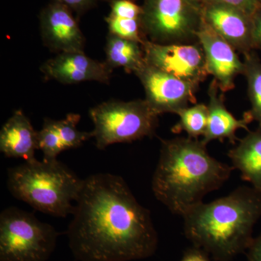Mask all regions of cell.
<instances>
[{"instance_id": "9a60e30c", "label": "cell", "mask_w": 261, "mask_h": 261, "mask_svg": "<svg viewBox=\"0 0 261 261\" xmlns=\"http://www.w3.org/2000/svg\"><path fill=\"white\" fill-rule=\"evenodd\" d=\"M38 132L22 110L15 111L0 130V152L8 159L35 160Z\"/></svg>"}, {"instance_id": "f546056e", "label": "cell", "mask_w": 261, "mask_h": 261, "mask_svg": "<svg viewBox=\"0 0 261 261\" xmlns=\"http://www.w3.org/2000/svg\"><path fill=\"white\" fill-rule=\"evenodd\" d=\"M115 1V0H111V2ZM133 1V0H132Z\"/></svg>"}, {"instance_id": "2e32d148", "label": "cell", "mask_w": 261, "mask_h": 261, "mask_svg": "<svg viewBox=\"0 0 261 261\" xmlns=\"http://www.w3.org/2000/svg\"><path fill=\"white\" fill-rule=\"evenodd\" d=\"M228 156L231 166L240 171L244 181L261 190V126L239 140L238 145L228 151Z\"/></svg>"}, {"instance_id": "f1b7e54d", "label": "cell", "mask_w": 261, "mask_h": 261, "mask_svg": "<svg viewBox=\"0 0 261 261\" xmlns=\"http://www.w3.org/2000/svg\"><path fill=\"white\" fill-rule=\"evenodd\" d=\"M257 1H258L259 6H261V0H257Z\"/></svg>"}, {"instance_id": "484cf974", "label": "cell", "mask_w": 261, "mask_h": 261, "mask_svg": "<svg viewBox=\"0 0 261 261\" xmlns=\"http://www.w3.org/2000/svg\"><path fill=\"white\" fill-rule=\"evenodd\" d=\"M211 257L205 250L193 245L187 249L180 261H212Z\"/></svg>"}, {"instance_id": "8fae6325", "label": "cell", "mask_w": 261, "mask_h": 261, "mask_svg": "<svg viewBox=\"0 0 261 261\" xmlns=\"http://www.w3.org/2000/svg\"><path fill=\"white\" fill-rule=\"evenodd\" d=\"M40 29L44 46L53 53H84L85 38L71 10L57 0L42 12Z\"/></svg>"}, {"instance_id": "4fadbf2b", "label": "cell", "mask_w": 261, "mask_h": 261, "mask_svg": "<svg viewBox=\"0 0 261 261\" xmlns=\"http://www.w3.org/2000/svg\"><path fill=\"white\" fill-rule=\"evenodd\" d=\"M203 19L236 51L245 55L253 49L250 15L231 7L205 1Z\"/></svg>"}, {"instance_id": "ac0fdd59", "label": "cell", "mask_w": 261, "mask_h": 261, "mask_svg": "<svg viewBox=\"0 0 261 261\" xmlns=\"http://www.w3.org/2000/svg\"><path fill=\"white\" fill-rule=\"evenodd\" d=\"M245 71L247 91L251 109L247 112L252 121H257L261 126V62L255 53L251 51L244 55Z\"/></svg>"}, {"instance_id": "e0dca14e", "label": "cell", "mask_w": 261, "mask_h": 261, "mask_svg": "<svg viewBox=\"0 0 261 261\" xmlns=\"http://www.w3.org/2000/svg\"><path fill=\"white\" fill-rule=\"evenodd\" d=\"M106 63L113 70L123 68L127 73H135L145 65L142 44L108 34L106 45Z\"/></svg>"}, {"instance_id": "83f0119b", "label": "cell", "mask_w": 261, "mask_h": 261, "mask_svg": "<svg viewBox=\"0 0 261 261\" xmlns=\"http://www.w3.org/2000/svg\"><path fill=\"white\" fill-rule=\"evenodd\" d=\"M247 251V261H261V233L253 239Z\"/></svg>"}, {"instance_id": "d4e9b609", "label": "cell", "mask_w": 261, "mask_h": 261, "mask_svg": "<svg viewBox=\"0 0 261 261\" xmlns=\"http://www.w3.org/2000/svg\"><path fill=\"white\" fill-rule=\"evenodd\" d=\"M252 47L261 50V6L252 16Z\"/></svg>"}, {"instance_id": "4316f807", "label": "cell", "mask_w": 261, "mask_h": 261, "mask_svg": "<svg viewBox=\"0 0 261 261\" xmlns=\"http://www.w3.org/2000/svg\"><path fill=\"white\" fill-rule=\"evenodd\" d=\"M62 4L64 5L70 10L82 13L92 6L95 3V0H57Z\"/></svg>"}, {"instance_id": "ffe728a7", "label": "cell", "mask_w": 261, "mask_h": 261, "mask_svg": "<svg viewBox=\"0 0 261 261\" xmlns=\"http://www.w3.org/2000/svg\"><path fill=\"white\" fill-rule=\"evenodd\" d=\"M38 145L43 154V161H54L65 151L57 128L56 120L44 118L42 128L38 132Z\"/></svg>"}, {"instance_id": "52a82bcc", "label": "cell", "mask_w": 261, "mask_h": 261, "mask_svg": "<svg viewBox=\"0 0 261 261\" xmlns=\"http://www.w3.org/2000/svg\"><path fill=\"white\" fill-rule=\"evenodd\" d=\"M204 0H145L141 16L146 39L158 44L198 42Z\"/></svg>"}, {"instance_id": "5bb4252c", "label": "cell", "mask_w": 261, "mask_h": 261, "mask_svg": "<svg viewBox=\"0 0 261 261\" xmlns=\"http://www.w3.org/2000/svg\"><path fill=\"white\" fill-rule=\"evenodd\" d=\"M208 121L207 130L202 138V142L207 145L214 140H228L231 143L235 144L238 140L236 135L238 130H249L248 124L251 123V117L246 113L243 119H238L228 111L224 105L223 93L215 80L209 84Z\"/></svg>"}, {"instance_id": "44dd1931", "label": "cell", "mask_w": 261, "mask_h": 261, "mask_svg": "<svg viewBox=\"0 0 261 261\" xmlns=\"http://www.w3.org/2000/svg\"><path fill=\"white\" fill-rule=\"evenodd\" d=\"M81 120L78 113H68L63 119L56 121L57 128L65 150L78 148L84 142L93 138L92 132H81L77 128Z\"/></svg>"}, {"instance_id": "9c48e42d", "label": "cell", "mask_w": 261, "mask_h": 261, "mask_svg": "<svg viewBox=\"0 0 261 261\" xmlns=\"http://www.w3.org/2000/svg\"><path fill=\"white\" fill-rule=\"evenodd\" d=\"M143 86L145 100L159 116L176 113L196 104L199 87L145 63L135 73Z\"/></svg>"}, {"instance_id": "30bf717a", "label": "cell", "mask_w": 261, "mask_h": 261, "mask_svg": "<svg viewBox=\"0 0 261 261\" xmlns=\"http://www.w3.org/2000/svg\"><path fill=\"white\" fill-rule=\"evenodd\" d=\"M197 37L205 54L209 75L214 76L221 92L226 93L234 88L237 77L245 71V64L236 49L204 20Z\"/></svg>"}, {"instance_id": "ba28073f", "label": "cell", "mask_w": 261, "mask_h": 261, "mask_svg": "<svg viewBox=\"0 0 261 261\" xmlns=\"http://www.w3.org/2000/svg\"><path fill=\"white\" fill-rule=\"evenodd\" d=\"M146 63L199 87L209 75L200 42L158 44L142 43Z\"/></svg>"}, {"instance_id": "7402d4cb", "label": "cell", "mask_w": 261, "mask_h": 261, "mask_svg": "<svg viewBox=\"0 0 261 261\" xmlns=\"http://www.w3.org/2000/svg\"><path fill=\"white\" fill-rule=\"evenodd\" d=\"M109 34L117 37L136 41L142 44L146 39L142 32L140 19L115 16L110 14L106 18Z\"/></svg>"}, {"instance_id": "3957f363", "label": "cell", "mask_w": 261, "mask_h": 261, "mask_svg": "<svg viewBox=\"0 0 261 261\" xmlns=\"http://www.w3.org/2000/svg\"><path fill=\"white\" fill-rule=\"evenodd\" d=\"M261 217V190L239 187L212 202H201L182 216L184 232L215 261H231L251 245Z\"/></svg>"}, {"instance_id": "d6986e66", "label": "cell", "mask_w": 261, "mask_h": 261, "mask_svg": "<svg viewBox=\"0 0 261 261\" xmlns=\"http://www.w3.org/2000/svg\"><path fill=\"white\" fill-rule=\"evenodd\" d=\"M179 120L171 130L175 134L184 132L187 137L199 139L205 135L208 121V109L205 104H195L191 107L184 108L176 113Z\"/></svg>"}, {"instance_id": "6da1fadb", "label": "cell", "mask_w": 261, "mask_h": 261, "mask_svg": "<svg viewBox=\"0 0 261 261\" xmlns=\"http://www.w3.org/2000/svg\"><path fill=\"white\" fill-rule=\"evenodd\" d=\"M72 216L66 234L75 260H142L157 250L159 235L150 211L118 175L84 178Z\"/></svg>"}, {"instance_id": "7c38bea8", "label": "cell", "mask_w": 261, "mask_h": 261, "mask_svg": "<svg viewBox=\"0 0 261 261\" xmlns=\"http://www.w3.org/2000/svg\"><path fill=\"white\" fill-rule=\"evenodd\" d=\"M40 70L48 80L64 84L84 82L108 84L113 73L106 62L92 59L84 51L60 53L44 62Z\"/></svg>"}, {"instance_id": "277c9868", "label": "cell", "mask_w": 261, "mask_h": 261, "mask_svg": "<svg viewBox=\"0 0 261 261\" xmlns=\"http://www.w3.org/2000/svg\"><path fill=\"white\" fill-rule=\"evenodd\" d=\"M84 179L61 161L37 159L8 168V190L15 198L44 214H73Z\"/></svg>"}, {"instance_id": "8992f818", "label": "cell", "mask_w": 261, "mask_h": 261, "mask_svg": "<svg viewBox=\"0 0 261 261\" xmlns=\"http://www.w3.org/2000/svg\"><path fill=\"white\" fill-rule=\"evenodd\" d=\"M60 234L32 213L7 207L0 214V261H47Z\"/></svg>"}, {"instance_id": "cb8c5ba5", "label": "cell", "mask_w": 261, "mask_h": 261, "mask_svg": "<svg viewBox=\"0 0 261 261\" xmlns=\"http://www.w3.org/2000/svg\"><path fill=\"white\" fill-rule=\"evenodd\" d=\"M204 1L231 7V8L240 10L250 16H252L257 8H259V3L257 0H204Z\"/></svg>"}, {"instance_id": "7a4b0ae2", "label": "cell", "mask_w": 261, "mask_h": 261, "mask_svg": "<svg viewBox=\"0 0 261 261\" xmlns=\"http://www.w3.org/2000/svg\"><path fill=\"white\" fill-rule=\"evenodd\" d=\"M206 146L188 137L161 140L152 190L173 214L183 216L231 176L232 166L212 157Z\"/></svg>"}, {"instance_id": "5b68a950", "label": "cell", "mask_w": 261, "mask_h": 261, "mask_svg": "<svg viewBox=\"0 0 261 261\" xmlns=\"http://www.w3.org/2000/svg\"><path fill=\"white\" fill-rule=\"evenodd\" d=\"M96 147L103 150L117 143H129L155 135L159 115L145 99L106 101L89 111Z\"/></svg>"}, {"instance_id": "603a6c76", "label": "cell", "mask_w": 261, "mask_h": 261, "mask_svg": "<svg viewBox=\"0 0 261 261\" xmlns=\"http://www.w3.org/2000/svg\"><path fill=\"white\" fill-rule=\"evenodd\" d=\"M110 14L115 16L140 19L142 14V7L138 6L132 0H115L111 4Z\"/></svg>"}]
</instances>
